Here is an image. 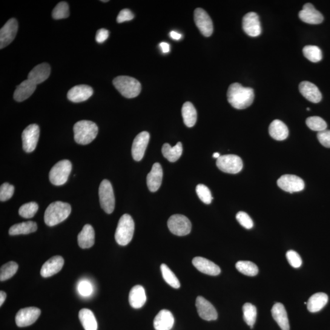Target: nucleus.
Listing matches in <instances>:
<instances>
[{
    "instance_id": "nucleus-1",
    "label": "nucleus",
    "mask_w": 330,
    "mask_h": 330,
    "mask_svg": "<svg viewBox=\"0 0 330 330\" xmlns=\"http://www.w3.org/2000/svg\"><path fill=\"white\" fill-rule=\"evenodd\" d=\"M227 97L228 102L232 107L243 110L249 107L253 102L254 90L251 88L244 87L239 83H234L229 86Z\"/></svg>"
},
{
    "instance_id": "nucleus-2",
    "label": "nucleus",
    "mask_w": 330,
    "mask_h": 330,
    "mask_svg": "<svg viewBox=\"0 0 330 330\" xmlns=\"http://www.w3.org/2000/svg\"><path fill=\"white\" fill-rule=\"evenodd\" d=\"M70 204L56 202L50 204L45 212L44 221L48 226H54L64 222L71 213Z\"/></svg>"
},
{
    "instance_id": "nucleus-3",
    "label": "nucleus",
    "mask_w": 330,
    "mask_h": 330,
    "mask_svg": "<svg viewBox=\"0 0 330 330\" xmlns=\"http://www.w3.org/2000/svg\"><path fill=\"white\" fill-rule=\"evenodd\" d=\"M98 131V127L95 123L91 120H80L74 126L75 141L79 145L90 144L96 139Z\"/></svg>"
},
{
    "instance_id": "nucleus-4",
    "label": "nucleus",
    "mask_w": 330,
    "mask_h": 330,
    "mask_svg": "<svg viewBox=\"0 0 330 330\" xmlns=\"http://www.w3.org/2000/svg\"><path fill=\"white\" fill-rule=\"evenodd\" d=\"M114 87L126 98H134L139 95L142 86L139 81L133 77L118 76L113 81Z\"/></svg>"
},
{
    "instance_id": "nucleus-5",
    "label": "nucleus",
    "mask_w": 330,
    "mask_h": 330,
    "mask_svg": "<svg viewBox=\"0 0 330 330\" xmlns=\"http://www.w3.org/2000/svg\"><path fill=\"white\" fill-rule=\"evenodd\" d=\"M135 223L130 215H123L119 220L115 232L116 242L121 246L128 245L133 238Z\"/></svg>"
},
{
    "instance_id": "nucleus-6",
    "label": "nucleus",
    "mask_w": 330,
    "mask_h": 330,
    "mask_svg": "<svg viewBox=\"0 0 330 330\" xmlns=\"http://www.w3.org/2000/svg\"><path fill=\"white\" fill-rule=\"evenodd\" d=\"M72 171V163L68 160H63L54 165L51 169L49 179L52 184L64 185L67 182Z\"/></svg>"
},
{
    "instance_id": "nucleus-7",
    "label": "nucleus",
    "mask_w": 330,
    "mask_h": 330,
    "mask_svg": "<svg viewBox=\"0 0 330 330\" xmlns=\"http://www.w3.org/2000/svg\"><path fill=\"white\" fill-rule=\"evenodd\" d=\"M100 206L106 213L110 214L115 208V197L113 186L109 180L104 179L100 183L99 190Z\"/></svg>"
},
{
    "instance_id": "nucleus-8",
    "label": "nucleus",
    "mask_w": 330,
    "mask_h": 330,
    "mask_svg": "<svg viewBox=\"0 0 330 330\" xmlns=\"http://www.w3.org/2000/svg\"><path fill=\"white\" fill-rule=\"evenodd\" d=\"M217 166L224 173L237 174L242 171L243 162L236 155H225L217 159Z\"/></svg>"
},
{
    "instance_id": "nucleus-9",
    "label": "nucleus",
    "mask_w": 330,
    "mask_h": 330,
    "mask_svg": "<svg viewBox=\"0 0 330 330\" xmlns=\"http://www.w3.org/2000/svg\"><path fill=\"white\" fill-rule=\"evenodd\" d=\"M168 226L169 231L178 236L188 235L191 230L190 221L183 215H172L168 221Z\"/></svg>"
},
{
    "instance_id": "nucleus-10",
    "label": "nucleus",
    "mask_w": 330,
    "mask_h": 330,
    "mask_svg": "<svg viewBox=\"0 0 330 330\" xmlns=\"http://www.w3.org/2000/svg\"><path fill=\"white\" fill-rule=\"evenodd\" d=\"M40 128L37 124H31L23 131L22 135L23 148L26 153H30L35 150L38 143Z\"/></svg>"
},
{
    "instance_id": "nucleus-11",
    "label": "nucleus",
    "mask_w": 330,
    "mask_h": 330,
    "mask_svg": "<svg viewBox=\"0 0 330 330\" xmlns=\"http://www.w3.org/2000/svg\"><path fill=\"white\" fill-rule=\"evenodd\" d=\"M194 20L195 24L203 35L206 37L211 36L213 33V22L208 14L202 8H197L194 11Z\"/></svg>"
},
{
    "instance_id": "nucleus-12",
    "label": "nucleus",
    "mask_w": 330,
    "mask_h": 330,
    "mask_svg": "<svg viewBox=\"0 0 330 330\" xmlns=\"http://www.w3.org/2000/svg\"><path fill=\"white\" fill-rule=\"evenodd\" d=\"M277 184L283 190L291 193L302 191L305 188L303 179L295 175H284L278 180Z\"/></svg>"
},
{
    "instance_id": "nucleus-13",
    "label": "nucleus",
    "mask_w": 330,
    "mask_h": 330,
    "mask_svg": "<svg viewBox=\"0 0 330 330\" xmlns=\"http://www.w3.org/2000/svg\"><path fill=\"white\" fill-rule=\"evenodd\" d=\"M41 313V310L36 307L23 308L20 310L16 314V325L19 327H25L32 325L38 319Z\"/></svg>"
},
{
    "instance_id": "nucleus-14",
    "label": "nucleus",
    "mask_w": 330,
    "mask_h": 330,
    "mask_svg": "<svg viewBox=\"0 0 330 330\" xmlns=\"http://www.w3.org/2000/svg\"><path fill=\"white\" fill-rule=\"evenodd\" d=\"M18 31V23L16 19H11L0 30V48L3 49L12 42Z\"/></svg>"
},
{
    "instance_id": "nucleus-15",
    "label": "nucleus",
    "mask_w": 330,
    "mask_h": 330,
    "mask_svg": "<svg viewBox=\"0 0 330 330\" xmlns=\"http://www.w3.org/2000/svg\"><path fill=\"white\" fill-rule=\"evenodd\" d=\"M242 27L244 31L249 36L257 37L262 33L259 17L256 13H248L243 17Z\"/></svg>"
},
{
    "instance_id": "nucleus-16",
    "label": "nucleus",
    "mask_w": 330,
    "mask_h": 330,
    "mask_svg": "<svg viewBox=\"0 0 330 330\" xmlns=\"http://www.w3.org/2000/svg\"><path fill=\"white\" fill-rule=\"evenodd\" d=\"M150 140L148 131H142L134 139L131 147V154L136 161L139 162L145 156V151Z\"/></svg>"
},
{
    "instance_id": "nucleus-17",
    "label": "nucleus",
    "mask_w": 330,
    "mask_h": 330,
    "mask_svg": "<svg viewBox=\"0 0 330 330\" xmlns=\"http://www.w3.org/2000/svg\"><path fill=\"white\" fill-rule=\"evenodd\" d=\"M196 307L198 315L203 319L207 321L217 319L218 313L215 307L203 297H197L196 300Z\"/></svg>"
},
{
    "instance_id": "nucleus-18",
    "label": "nucleus",
    "mask_w": 330,
    "mask_h": 330,
    "mask_svg": "<svg viewBox=\"0 0 330 330\" xmlns=\"http://www.w3.org/2000/svg\"><path fill=\"white\" fill-rule=\"evenodd\" d=\"M298 16L301 21L311 25L320 24L324 19L322 14L309 3L303 6V10L300 11Z\"/></svg>"
},
{
    "instance_id": "nucleus-19",
    "label": "nucleus",
    "mask_w": 330,
    "mask_h": 330,
    "mask_svg": "<svg viewBox=\"0 0 330 330\" xmlns=\"http://www.w3.org/2000/svg\"><path fill=\"white\" fill-rule=\"evenodd\" d=\"M93 94V90L90 86L81 85L75 86L68 93V98L70 101L79 103L86 101Z\"/></svg>"
},
{
    "instance_id": "nucleus-20",
    "label": "nucleus",
    "mask_w": 330,
    "mask_h": 330,
    "mask_svg": "<svg viewBox=\"0 0 330 330\" xmlns=\"http://www.w3.org/2000/svg\"><path fill=\"white\" fill-rule=\"evenodd\" d=\"M299 90L301 95L309 102L317 103L322 99V95L317 86L308 81L300 83Z\"/></svg>"
},
{
    "instance_id": "nucleus-21",
    "label": "nucleus",
    "mask_w": 330,
    "mask_h": 330,
    "mask_svg": "<svg viewBox=\"0 0 330 330\" xmlns=\"http://www.w3.org/2000/svg\"><path fill=\"white\" fill-rule=\"evenodd\" d=\"M192 263L195 268L203 274L211 276H217L221 273V269L219 266L205 257H194Z\"/></svg>"
},
{
    "instance_id": "nucleus-22",
    "label": "nucleus",
    "mask_w": 330,
    "mask_h": 330,
    "mask_svg": "<svg viewBox=\"0 0 330 330\" xmlns=\"http://www.w3.org/2000/svg\"><path fill=\"white\" fill-rule=\"evenodd\" d=\"M64 260L61 256L51 257L42 266L41 275L42 277L48 278L58 274L64 266Z\"/></svg>"
},
{
    "instance_id": "nucleus-23",
    "label": "nucleus",
    "mask_w": 330,
    "mask_h": 330,
    "mask_svg": "<svg viewBox=\"0 0 330 330\" xmlns=\"http://www.w3.org/2000/svg\"><path fill=\"white\" fill-rule=\"evenodd\" d=\"M163 179V169L159 163H154L150 173L147 176V185L149 190L156 192L161 186Z\"/></svg>"
},
{
    "instance_id": "nucleus-24",
    "label": "nucleus",
    "mask_w": 330,
    "mask_h": 330,
    "mask_svg": "<svg viewBox=\"0 0 330 330\" xmlns=\"http://www.w3.org/2000/svg\"><path fill=\"white\" fill-rule=\"evenodd\" d=\"M174 324L173 314L168 310L163 309L155 317L154 326L156 330H171Z\"/></svg>"
},
{
    "instance_id": "nucleus-25",
    "label": "nucleus",
    "mask_w": 330,
    "mask_h": 330,
    "mask_svg": "<svg viewBox=\"0 0 330 330\" xmlns=\"http://www.w3.org/2000/svg\"><path fill=\"white\" fill-rule=\"evenodd\" d=\"M51 73V68L47 63H42L34 67L28 74V79L35 83L40 84L45 81L49 77Z\"/></svg>"
},
{
    "instance_id": "nucleus-26",
    "label": "nucleus",
    "mask_w": 330,
    "mask_h": 330,
    "mask_svg": "<svg viewBox=\"0 0 330 330\" xmlns=\"http://www.w3.org/2000/svg\"><path fill=\"white\" fill-rule=\"evenodd\" d=\"M37 85L30 80H26L17 86L14 93V99L17 102H23L29 98L35 91Z\"/></svg>"
},
{
    "instance_id": "nucleus-27",
    "label": "nucleus",
    "mask_w": 330,
    "mask_h": 330,
    "mask_svg": "<svg viewBox=\"0 0 330 330\" xmlns=\"http://www.w3.org/2000/svg\"><path fill=\"white\" fill-rule=\"evenodd\" d=\"M272 314L274 320L282 330H289L290 326L288 314L285 306L280 303H275L272 309Z\"/></svg>"
},
{
    "instance_id": "nucleus-28",
    "label": "nucleus",
    "mask_w": 330,
    "mask_h": 330,
    "mask_svg": "<svg viewBox=\"0 0 330 330\" xmlns=\"http://www.w3.org/2000/svg\"><path fill=\"white\" fill-rule=\"evenodd\" d=\"M146 298L145 290L140 285L134 286L129 293V303L132 308L135 309H139L144 306Z\"/></svg>"
},
{
    "instance_id": "nucleus-29",
    "label": "nucleus",
    "mask_w": 330,
    "mask_h": 330,
    "mask_svg": "<svg viewBox=\"0 0 330 330\" xmlns=\"http://www.w3.org/2000/svg\"><path fill=\"white\" fill-rule=\"evenodd\" d=\"M95 242V232L93 226L86 225L78 235V243L80 248L87 249L92 247Z\"/></svg>"
},
{
    "instance_id": "nucleus-30",
    "label": "nucleus",
    "mask_w": 330,
    "mask_h": 330,
    "mask_svg": "<svg viewBox=\"0 0 330 330\" xmlns=\"http://www.w3.org/2000/svg\"><path fill=\"white\" fill-rule=\"evenodd\" d=\"M269 130L270 136L278 141L285 140L289 136L288 127L280 120H274L270 125Z\"/></svg>"
},
{
    "instance_id": "nucleus-31",
    "label": "nucleus",
    "mask_w": 330,
    "mask_h": 330,
    "mask_svg": "<svg viewBox=\"0 0 330 330\" xmlns=\"http://www.w3.org/2000/svg\"><path fill=\"white\" fill-rule=\"evenodd\" d=\"M328 301V295L323 292H318L312 295L307 303L308 311L311 312L320 311L326 305Z\"/></svg>"
},
{
    "instance_id": "nucleus-32",
    "label": "nucleus",
    "mask_w": 330,
    "mask_h": 330,
    "mask_svg": "<svg viewBox=\"0 0 330 330\" xmlns=\"http://www.w3.org/2000/svg\"><path fill=\"white\" fill-rule=\"evenodd\" d=\"M162 152L163 156L170 162H176L182 156L183 148L182 143H177L174 147H171L170 145L165 143L163 145Z\"/></svg>"
},
{
    "instance_id": "nucleus-33",
    "label": "nucleus",
    "mask_w": 330,
    "mask_h": 330,
    "mask_svg": "<svg viewBox=\"0 0 330 330\" xmlns=\"http://www.w3.org/2000/svg\"><path fill=\"white\" fill-rule=\"evenodd\" d=\"M182 114L184 124L188 127H193L197 120V112L191 102H186L183 105Z\"/></svg>"
},
{
    "instance_id": "nucleus-34",
    "label": "nucleus",
    "mask_w": 330,
    "mask_h": 330,
    "mask_svg": "<svg viewBox=\"0 0 330 330\" xmlns=\"http://www.w3.org/2000/svg\"><path fill=\"white\" fill-rule=\"evenodd\" d=\"M79 318L85 330L97 329L96 318L91 310L86 308L80 310Z\"/></svg>"
},
{
    "instance_id": "nucleus-35",
    "label": "nucleus",
    "mask_w": 330,
    "mask_h": 330,
    "mask_svg": "<svg viewBox=\"0 0 330 330\" xmlns=\"http://www.w3.org/2000/svg\"><path fill=\"white\" fill-rule=\"evenodd\" d=\"M37 229L36 223L29 221V222L16 224L11 226L9 230V234L10 235L28 234L36 232Z\"/></svg>"
},
{
    "instance_id": "nucleus-36",
    "label": "nucleus",
    "mask_w": 330,
    "mask_h": 330,
    "mask_svg": "<svg viewBox=\"0 0 330 330\" xmlns=\"http://www.w3.org/2000/svg\"><path fill=\"white\" fill-rule=\"evenodd\" d=\"M235 268L241 274L249 277L256 276L259 272L256 264L250 261H239L235 264Z\"/></svg>"
},
{
    "instance_id": "nucleus-37",
    "label": "nucleus",
    "mask_w": 330,
    "mask_h": 330,
    "mask_svg": "<svg viewBox=\"0 0 330 330\" xmlns=\"http://www.w3.org/2000/svg\"><path fill=\"white\" fill-rule=\"evenodd\" d=\"M243 319L251 328H253L257 317L256 306L249 303H246L243 306Z\"/></svg>"
},
{
    "instance_id": "nucleus-38",
    "label": "nucleus",
    "mask_w": 330,
    "mask_h": 330,
    "mask_svg": "<svg viewBox=\"0 0 330 330\" xmlns=\"http://www.w3.org/2000/svg\"><path fill=\"white\" fill-rule=\"evenodd\" d=\"M304 56L310 61L318 62L322 59V52L319 47L315 45H306L303 48Z\"/></svg>"
},
{
    "instance_id": "nucleus-39",
    "label": "nucleus",
    "mask_w": 330,
    "mask_h": 330,
    "mask_svg": "<svg viewBox=\"0 0 330 330\" xmlns=\"http://www.w3.org/2000/svg\"><path fill=\"white\" fill-rule=\"evenodd\" d=\"M160 269H161L163 279H164L166 283L168 284L172 288L175 289L180 288V284L179 280L177 279L176 275L166 264H162L161 266H160Z\"/></svg>"
},
{
    "instance_id": "nucleus-40",
    "label": "nucleus",
    "mask_w": 330,
    "mask_h": 330,
    "mask_svg": "<svg viewBox=\"0 0 330 330\" xmlns=\"http://www.w3.org/2000/svg\"><path fill=\"white\" fill-rule=\"evenodd\" d=\"M18 264L13 261L5 263L0 269V280L4 281L10 279L18 271Z\"/></svg>"
},
{
    "instance_id": "nucleus-41",
    "label": "nucleus",
    "mask_w": 330,
    "mask_h": 330,
    "mask_svg": "<svg viewBox=\"0 0 330 330\" xmlns=\"http://www.w3.org/2000/svg\"><path fill=\"white\" fill-rule=\"evenodd\" d=\"M306 123L307 126L312 130L320 132L326 130V122L320 117H309L306 119Z\"/></svg>"
},
{
    "instance_id": "nucleus-42",
    "label": "nucleus",
    "mask_w": 330,
    "mask_h": 330,
    "mask_svg": "<svg viewBox=\"0 0 330 330\" xmlns=\"http://www.w3.org/2000/svg\"><path fill=\"white\" fill-rule=\"evenodd\" d=\"M38 209V205L35 202L26 203L20 208L19 214L25 219H31L37 213Z\"/></svg>"
},
{
    "instance_id": "nucleus-43",
    "label": "nucleus",
    "mask_w": 330,
    "mask_h": 330,
    "mask_svg": "<svg viewBox=\"0 0 330 330\" xmlns=\"http://www.w3.org/2000/svg\"><path fill=\"white\" fill-rule=\"evenodd\" d=\"M70 14V7L68 4L65 2H61L53 9L52 17L54 19L59 20L68 18Z\"/></svg>"
},
{
    "instance_id": "nucleus-44",
    "label": "nucleus",
    "mask_w": 330,
    "mask_h": 330,
    "mask_svg": "<svg viewBox=\"0 0 330 330\" xmlns=\"http://www.w3.org/2000/svg\"><path fill=\"white\" fill-rule=\"evenodd\" d=\"M196 191L198 197L202 200V202L206 205H209L212 203L213 197L210 190L208 186L204 184H199L196 186Z\"/></svg>"
},
{
    "instance_id": "nucleus-45",
    "label": "nucleus",
    "mask_w": 330,
    "mask_h": 330,
    "mask_svg": "<svg viewBox=\"0 0 330 330\" xmlns=\"http://www.w3.org/2000/svg\"><path fill=\"white\" fill-rule=\"evenodd\" d=\"M14 192V186L8 183H4L0 187V201L2 202H7L13 197Z\"/></svg>"
},
{
    "instance_id": "nucleus-46",
    "label": "nucleus",
    "mask_w": 330,
    "mask_h": 330,
    "mask_svg": "<svg viewBox=\"0 0 330 330\" xmlns=\"http://www.w3.org/2000/svg\"><path fill=\"white\" fill-rule=\"evenodd\" d=\"M236 219L243 227L249 229L253 227V222L251 217L244 212H238L236 215Z\"/></svg>"
},
{
    "instance_id": "nucleus-47",
    "label": "nucleus",
    "mask_w": 330,
    "mask_h": 330,
    "mask_svg": "<svg viewBox=\"0 0 330 330\" xmlns=\"http://www.w3.org/2000/svg\"><path fill=\"white\" fill-rule=\"evenodd\" d=\"M287 259H288L290 265L293 267L294 268H300L302 264V260L299 254L296 251L289 250L286 253Z\"/></svg>"
},
{
    "instance_id": "nucleus-48",
    "label": "nucleus",
    "mask_w": 330,
    "mask_h": 330,
    "mask_svg": "<svg viewBox=\"0 0 330 330\" xmlns=\"http://www.w3.org/2000/svg\"><path fill=\"white\" fill-rule=\"evenodd\" d=\"M78 290L79 293L82 296H90L92 292H93V286H92L91 284L89 283L88 281H83L79 283Z\"/></svg>"
},
{
    "instance_id": "nucleus-49",
    "label": "nucleus",
    "mask_w": 330,
    "mask_h": 330,
    "mask_svg": "<svg viewBox=\"0 0 330 330\" xmlns=\"http://www.w3.org/2000/svg\"><path fill=\"white\" fill-rule=\"evenodd\" d=\"M317 139L324 147L330 148V130H325L318 132Z\"/></svg>"
},
{
    "instance_id": "nucleus-50",
    "label": "nucleus",
    "mask_w": 330,
    "mask_h": 330,
    "mask_svg": "<svg viewBox=\"0 0 330 330\" xmlns=\"http://www.w3.org/2000/svg\"><path fill=\"white\" fill-rule=\"evenodd\" d=\"M134 18V14L128 9H124L120 11L119 15L117 17V23H123L127 21H130Z\"/></svg>"
},
{
    "instance_id": "nucleus-51",
    "label": "nucleus",
    "mask_w": 330,
    "mask_h": 330,
    "mask_svg": "<svg viewBox=\"0 0 330 330\" xmlns=\"http://www.w3.org/2000/svg\"><path fill=\"white\" fill-rule=\"evenodd\" d=\"M109 31L107 30L102 28L97 31L96 41L98 43L104 42L108 39Z\"/></svg>"
},
{
    "instance_id": "nucleus-52",
    "label": "nucleus",
    "mask_w": 330,
    "mask_h": 330,
    "mask_svg": "<svg viewBox=\"0 0 330 330\" xmlns=\"http://www.w3.org/2000/svg\"><path fill=\"white\" fill-rule=\"evenodd\" d=\"M160 47L162 48L163 53H168L169 50H170V46H169L168 43L165 42L160 43Z\"/></svg>"
},
{
    "instance_id": "nucleus-53",
    "label": "nucleus",
    "mask_w": 330,
    "mask_h": 330,
    "mask_svg": "<svg viewBox=\"0 0 330 330\" xmlns=\"http://www.w3.org/2000/svg\"><path fill=\"white\" fill-rule=\"evenodd\" d=\"M170 36L172 39L177 40H177L181 39L182 34L177 33L176 31H173L170 33Z\"/></svg>"
},
{
    "instance_id": "nucleus-54",
    "label": "nucleus",
    "mask_w": 330,
    "mask_h": 330,
    "mask_svg": "<svg viewBox=\"0 0 330 330\" xmlns=\"http://www.w3.org/2000/svg\"><path fill=\"white\" fill-rule=\"evenodd\" d=\"M7 294L4 291L0 292V306H2L4 303L6 299H7Z\"/></svg>"
},
{
    "instance_id": "nucleus-55",
    "label": "nucleus",
    "mask_w": 330,
    "mask_h": 330,
    "mask_svg": "<svg viewBox=\"0 0 330 330\" xmlns=\"http://www.w3.org/2000/svg\"><path fill=\"white\" fill-rule=\"evenodd\" d=\"M220 156V154L219 153H215L213 154V157L215 158V159H218Z\"/></svg>"
},
{
    "instance_id": "nucleus-56",
    "label": "nucleus",
    "mask_w": 330,
    "mask_h": 330,
    "mask_svg": "<svg viewBox=\"0 0 330 330\" xmlns=\"http://www.w3.org/2000/svg\"><path fill=\"white\" fill-rule=\"evenodd\" d=\"M307 110L309 111V110H310V108H307Z\"/></svg>"
},
{
    "instance_id": "nucleus-57",
    "label": "nucleus",
    "mask_w": 330,
    "mask_h": 330,
    "mask_svg": "<svg viewBox=\"0 0 330 330\" xmlns=\"http://www.w3.org/2000/svg\"><path fill=\"white\" fill-rule=\"evenodd\" d=\"M102 2H108V1H101Z\"/></svg>"
}]
</instances>
